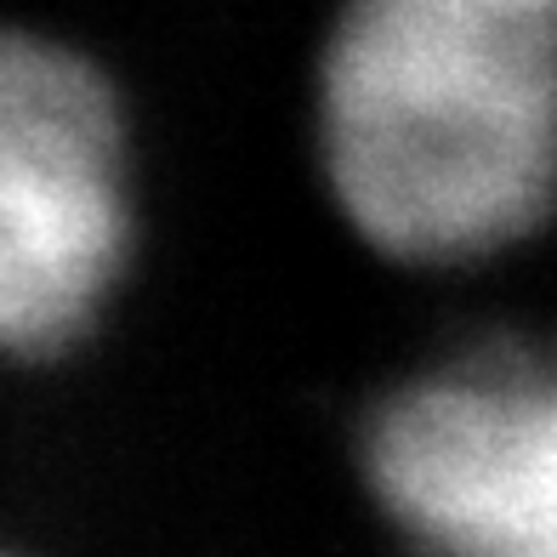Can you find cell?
Listing matches in <instances>:
<instances>
[{
	"label": "cell",
	"instance_id": "cell-1",
	"mask_svg": "<svg viewBox=\"0 0 557 557\" xmlns=\"http://www.w3.org/2000/svg\"><path fill=\"white\" fill-rule=\"evenodd\" d=\"M319 165L387 262L461 268L557 211V0H342Z\"/></svg>",
	"mask_w": 557,
	"mask_h": 557
},
{
	"label": "cell",
	"instance_id": "cell-2",
	"mask_svg": "<svg viewBox=\"0 0 557 557\" xmlns=\"http://www.w3.org/2000/svg\"><path fill=\"white\" fill-rule=\"evenodd\" d=\"M132 250L125 114L103 69L63 40L0 52V336L63 359L91 336Z\"/></svg>",
	"mask_w": 557,
	"mask_h": 557
},
{
	"label": "cell",
	"instance_id": "cell-3",
	"mask_svg": "<svg viewBox=\"0 0 557 557\" xmlns=\"http://www.w3.org/2000/svg\"><path fill=\"white\" fill-rule=\"evenodd\" d=\"M364 484L426 557H557V347L490 336L398 382Z\"/></svg>",
	"mask_w": 557,
	"mask_h": 557
}]
</instances>
